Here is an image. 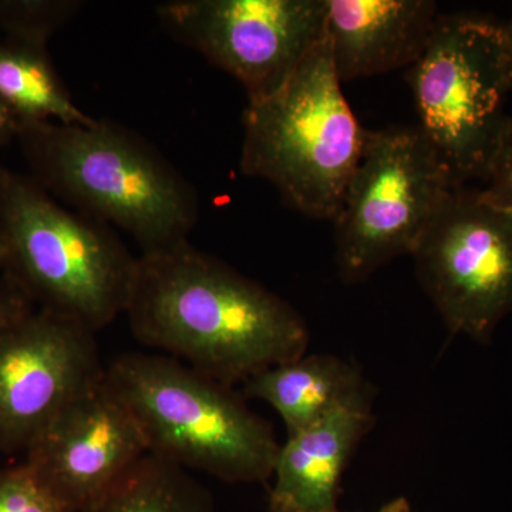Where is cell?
Returning <instances> with one entry per match:
<instances>
[{
  "label": "cell",
  "instance_id": "cell-3",
  "mask_svg": "<svg viewBox=\"0 0 512 512\" xmlns=\"http://www.w3.org/2000/svg\"><path fill=\"white\" fill-rule=\"evenodd\" d=\"M242 124V173L274 185L293 210L335 221L367 130L342 92L328 33L278 92L248 103Z\"/></svg>",
  "mask_w": 512,
  "mask_h": 512
},
{
  "label": "cell",
  "instance_id": "cell-2",
  "mask_svg": "<svg viewBox=\"0 0 512 512\" xmlns=\"http://www.w3.org/2000/svg\"><path fill=\"white\" fill-rule=\"evenodd\" d=\"M33 180L77 212L114 225L141 254L188 241L200 214L197 191L146 138L109 120L19 123Z\"/></svg>",
  "mask_w": 512,
  "mask_h": 512
},
{
  "label": "cell",
  "instance_id": "cell-7",
  "mask_svg": "<svg viewBox=\"0 0 512 512\" xmlns=\"http://www.w3.org/2000/svg\"><path fill=\"white\" fill-rule=\"evenodd\" d=\"M456 188L419 127L367 130L362 156L333 221L342 278L363 281L397 256L413 255Z\"/></svg>",
  "mask_w": 512,
  "mask_h": 512
},
{
  "label": "cell",
  "instance_id": "cell-11",
  "mask_svg": "<svg viewBox=\"0 0 512 512\" xmlns=\"http://www.w3.org/2000/svg\"><path fill=\"white\" fill-rule=\"evenodd\" d=\"M26 464L70 512L99 503L148 451L146 436L106 376L29 447Z\"/></svg>",
  "mask_w": 512,
  "mask_h": 512
},
{
  "label": "cell",
  "instance_id": "cell-15",
  "mask_svg": "<svg viewBox=\"0 0 512 512\" xmlns=\"http://www.w3.org/2000/svg\"><path fill=\"white\" fill-rule=\"evenodd\" d=\"M0 100L19 123L93 124L74 103L57 74L47 47L6 37L0 42Z\"/></svg>",
  "mask_w": 512,
  "mask_h": 512
},
{
  "label": "cell",
  "instance_id": "cell-1",
  "mask_svg": "<svg viewBox=\"0 0 512 512\" xmlns=\"http://www.w3.org/2000/svg\"><path fill=\"white\" fill-rule=\"evenodd\" d=\"M126 315L141 345L228 386L305 356L311 340L288 302L190 241L138 256Z\"/></svg>",
  "mask_w": 512,
  "mask_h": 512
},
{
  "label": "cell",
  "instance_id": "cell-19",
  "mask_svg": "<svg viewBox=\"0 0 512 512\" xmlns=\"http://www.w3.org/2000/svg\"><path fill=\"white\" fill-rule=\"evenodd\" d=\"M484 181L487 187L480 192L485 200L512 214V117L508 121Z\"/></svg>",
  "mask_w": 512,
  "mask_h": 512
},
{
  "label": "cell",
  "instance_id": "cell-22",
  "mask_svg": "<svg viewBox=\"0 0 512 512\" xmlns=\"http://www.w3.org/2000/svg\"><path fill=\"white\" fill-rule=\"evenodd\" d=\"M274 512H281V511H274ZM333 512H339V511H333ZM377 512H413V508H412V504H410V501L407 500V498L397 497V498H394V500L390 501V503L383 505V507L380 508V510Z\"/></svg>",
  "mask_w": 512,
  "mask_h": 512
},
{
  "label": "cell",
  "instance_id": "cell-12",
  "mask_svg": "<svg viewBox=\"0 0 512 512\" xmlns=\"http://www.w3.org/2000/svg\"><path fill=\"white\" fill-rule=\"evenodd\" d=\"M326 33L340 82L412 66L440 13L431 0H326Z\"/></svg>",
  "mask_w": 512,
  "mask_h": 512
},
{
  "label": "cell",
  "instance_id": "cell-24",
  "mask_svg": "<svg viewBox=\"0 0 512 512\" xmlns=\"http://www.w3.org/2000/svg\"><path fill=\"white\" fill-rule=\"evenodd\" d=\"M6 259V245L5 238H3L2 227H0V266L5 264Z\"/></svg>",
  "mask_w": 512,
  "mask_h": 512
},
{
  "label": "cell",
  "instance_id": "cell-5",
  "mask_svg": "<svg viewBox=\"0 0 512 512\" xmlns=\"http://www.w3.org/2000/svg\"><path fill=\"white\" fill-rule=\"evenodd\" d=\"M106 380L154 456L228 483H262L274 474L281 448L274 430L232 386L175 357L140 352L111 360Z\"/></svg>",
  "mask_w": 512,
  "mask_h": 512
},
{
  "label": "cell",
  "instance_id": "cell-23",
  "mask_svg": "<svg viewBox=\"0 0 512 512\" xmlns=\"http://www.w3.org/2000/svg\"><path fill=\"white\" fill-rule=\"evenodd\" d=\"M505 47H507L508 64H510V73L512 80V20L508 25H504Z\"/></svg>",
  "mask_w": 512,
  "mask_h": 512
},
{
  "label": "cell",
  "instance_id": "cell-6",
  "mask_svg": "<svg viewBox=\"0 0 512 512\" xmlns=\"http://www.w3.org/2000/svg\"><path fill=\"white\" fill-rule=\"evenodd\" d=\"M419 130L454 184L485 180L510 116L504 25L478 15H440L410 66Z\"/></svg>",
  "mask_w": 512,
  "mask_h": 512
},
{
  "label": "cell",
  "instance_id": "cell-20",
  "mask_svg": "<svg viewBox=\"0 0 512 512\" xmlns=\"http://www.w3.org/2000/svg\"><path fill=\"white\" fill-rule=\"evenodd\" d=\"M32 301L9 278L0 284V330L32 312Z\"/></svg>",
  "mask_w": 512,
  "mask_h": 512
},
{
  "label": "cell",
  "instance_id": "cell-8",
  "mask_svg": "<svg viewBox=\"0 0 512 512\" xmlns=\"http://www.w3.org/2000/svg\"><path fill=\"white\" fill-rule=\"evenodd\" d=\"M417 278L447 329L480 343L512 312V214L456 188L413 252Z\"/></svg>",
  "mask_w": 512,
  "mask_h": 512
},
{
  "label": "cell",
  "instance_id": "cell-18",
  "mask_svg": "<svg viewBox=\"0 0 512 512\" xmlns=\"http://www.w3.org/2000/svg\"><path fill=\"white\" fill-rule=\"evenodd\" d=\"M0 512H70L28 464L0 470Z\"/></svg>",
  "mask_w": 512,
  "mask_h": 512
},
{
  "label": "cell",
  "instance_id": "cell-17",
  "mask_svg": "<svg viewBox=\"0 0 512 512\" xmlns=\"http://www.w3.org/2000/svg\"><path fill=\"white\" fill-rule=\"evenodd\" d=\"M77 0H0V29L8 39L45 46L82 9Z\"/></svg>",
  "mask_w": 512,
  "mask_h": 512
},
{
  "label": "cell",
  "instance_id": "cell-16",
  "mask_svg": "<svg viewBox=\"0 0 512 512\" xmlns=\"http://www.w3.org/2000/svg\"><path fill=\"white\" fill-rule=\"evenodd\" d=\"M84 512H215L211 495L188 470L147 453Z\"/></svg>",
  "mask_w": 512,
  "mask_h": 512
},
{
  "label": "cell",
  "instance_id": "cell-13",
  "mask_svg": "<svg viewBox=\"0 0 512 512\" xmlns=\"http://www.w3.org/2000/svg\"><path fill=\"white\" fill-rule=\"evenodd\" d=\"M372 421L367 387L318 423L288 436L276 457L269 511H338L343 471Z\"/></svg>",
  "mask_w": 512,
  "mask_h": 512
},
{
  "label": "cell",
  "instance_id": "cell-9",
  "mask_svg": "<svg viewBox=\"0 0 512 512\" xmlns=\"http://www.w3.org/2000/svg\"><path fill=\"white\" fill-rule=\"evenodd\" d=\"M164 28L231 74L248 103L278 92L326 35V0H173Z\"/></svg>",
  "mask_w": 512,
  "mask_h": 512
},
{
  "label": "cell",
  "instance_id": "cell-4",
  "mask_svg": "<svg viewBox=\"0 0 512 512\" xmlns=\"http://www.w3.org/2000/svg\"><path fill=\"white\" fill-rule=\"evenodd\" d=\"M6 278L40 309L94 333L126 313L138 256L110 225L69 211L33 180L0 165Z\"/></svg>",
  "mask_w": 512,
  "mask_h": 512
},
{
  "label": "cell",
  "instance_id": "cell-10",
  "mask_svg": "<svg viewBox=\"0 0 512 512\" xmlns=\"http://www.w3.org/2000/svg\"><path fill=\"white\" fill-rule=\"evenodd\" d=\"M94 335L46 309L0 330V453L28 451L70 403L104 379Z\"/></svg>",
  "mask_w": 512,
  "mask_h": 512
},
{
  "label": "cell",
  "instance_id": "cell-21",
  "mask_svg": "<svg viewBox=\"0 0 512 512\" xmlns=\"http://www.w3.org/2000/svg\"><path fill=\"white\" fill-rule=\"evenodd\" d=\"M18 126L19 120L16 119L15 114L0 100V146L9 138L16 137Z\"/></svg>",
  "mask_w": 512,
  "mask_h": 512
},
{
  "label": "cell",
  "instance_id": "cell-14",
  "mask_svg": "<svg viewBox=\"0 0 512 512\" xmlns=\"http://www.w3.org/2000/svg\"><path fill=\"white\" fill-rule=\"evenodd\" d=\"M362 373L336 356H302L268 367L244 382V394L268 403L288 436L308 429L367 389Z\"/></svg>",
  "mask_w": 512,
  "mask_h": 512
}]
</instances>
